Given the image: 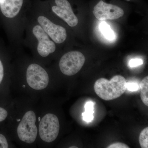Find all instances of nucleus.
I'll use <instances>...</instances> for the list:
<instances>
[{
	"mask_svg": "<svg viewBox=\"0 0 148 148\" xmlns=\"http://www.w3.org/2000/svg\"><path fill=\"white\" fill-rule=\"evenodd\" d=\"M38 101L19 95L10 103L8 117L11 137L21 147L37 146Z\"/></svg>",
	"mask_w": 148,
	"mask_h": 148,
	"instance_id": "nucleus-1",
	"label": "nucleus"
},
{
	"mask_svg": "<svg viewBox=\"0 0 148 148\" xmlns=\"http://www.w3.org/2000/svg\"><path fill=\"white\" fill-rule=\"evenodd\" d=\"M13 90L19 95L29 96L40 100L48 98L50 88V78L46 70L37 64L27 67L24 79L12 83Z\"/></svg>",
	"mask_w": 148,
	"mask_h": 148,
	"instance_id": "nucleus-2",
	"label": "nucleus"
},
{
	"mask_svg": "<svg viewBox=\"0 0 148 148\" xmlns=\"http://www.w3.org/2000/svg\"><path fill=\"white\" fill-rule=\"evenodd\" d=\"M38 104L37 146L48 147L58 138L60 123L58 116L49 109L46 98L41 99Z\"/></svg>",
	"mask_w": 148,
	"mask_h": 148,
	"instance_id": "nucleus-3",
	"label": "nucleus"
},
{
	"mask_svg": "<svg viewBox=\"0 0 148 148\" xmlns=\"http://www.w3.org/2000/svg\"><path fill=\"white\" fill-rule=\"evenodd\" d=\"M127 82L124 77L114 76L110 80L104 78L97 80L94 89L95 93L105 101H111L119 98L127 89Z\"/></svg>",
	"mask_w": 148,
	"mask_h": 148,
	"instance_id": "nucleus-4",
	"label": "nucleus"
},
{
	"mask_svg": "<svg viewBox=\"0 0 148 148\" xmlns=\"http://www.w3.org/2000/svg\"><path fill=\"white\" fill-rule=\"evenodd\" d=\"M85 58L79 51H72L65 53L59 61V68L63 74L68 76L74 75L84 65Z\"/></svg>",
	"mask_w": 148,
	"mask_h": 148,
	"instance_id": "nucleus-5",
	"label": "nucleus"
},
{
	"mask_svg": "<svg viewBox=\"0 0 148 148\" xmlns=\"http://www.w3.org/2000/svg\"><path fill=\"white\" fill-rule=\"evenodd\" d=\"M93 14L100 21L115 20L120 18L124 14L123 10L117 6L108 4L100 1L93 8Z\"/></svg>",
	"mask_w": 148,
	"mask_h": 148,
	"instance_id": "nucleus-6",
	"label": "nucleus"
},
{
	"mask_svg": "<svg viewBox=\"0 0 148 148\" xmlns=\"http://www.w3.org/2000/svg\"><path fill=\"white\" fill-rule=\"evenodd\" d=\"M33 33L38 41L37 51L41 57H47L55 51V43L51 40L48 35L40 26H35L33 28Z\"/></svg>",
	"mask_w": 148,
	"mask_h": 148,
	"instance_id": "nucleus-7",
	"label": "nucleus"
},
{
	"mask_svg": "<svg viewBox=\"0 0 148 148\" xmlns=\"http://www.w3.org/2000/svg\"><path fill=\"white\" fill-rule=\"evenodd\" d=\"M38 21L41 27L54 42L62 43L67 38V33L64 27L52 23L44 16H39Z\"/></svg>",
	"mask_w": 148,
	"mask_h": 148,
	"instance_id": "nucleus-8",
	"label": "nucleus"
},
{
	"mask_svg": "<svg viewBox=\"0 0 148 148\" xmlns=\"http://www.w3.org/2000/svg\"><path fill=\"white\" fill-rule=\"evenodd\" d=\"M55 3L56 5L52 7L53 12L70 27L77 26L78 20L74 13L70 3L67 0H55Z\"/></svg>",
	"mask_w": 148,
	"mask_h": 148,
	"instance_id": "nucleus-9",
	"label": "nucleus"
},
{
	"mask_svg": "<svg viewBox=\"0 0 148 148\" xmlns=\"http://www.w3.org/2000/svg\"><path fill=\"white\" fill-rule=\"evenodd\" d=\"M24 0H1V11L8 18H13L19 13Z\"/></svg>",
	"mask_w": 148,
	"mask_h": 148,
	"instance_id": "nucleus-10",
	"label": "nucleus"
},
{
	"mask_svg": "<svg viewBox=\"0 0 148 148\" xmlns=\"http://www.w3.org/2000/svg\"><path fill=\"white\" fill-rule=\"evenodd\" d=\"M94 103L92 101H88L84 106L85 112L82 113V118L84 121L90 123L94 119L93 114Z\"/></svg>",
	"mask_w": 148,
	"mask_h": 148,
	"instance_id": "nucleus-11",
	"label": "nucleus"
},
{
	"mask_svg": "<svg viewBox=\"0 0 148 148\" xmlns=\"http://www.w3.org/2000/svg\"><path fill=\"white\" fill-rule=\"evenodd\" d=\"M140 97L144 104L148 106V77L144 78L140 84Z\"/></svg>",
	"mask_w": 148,
	"mask_h": 148,
	"instance_id": "nucleus-12",
	"label": "nucleus"
},
{
	"mask_svg": "<svg viewBox=\"0 0 148 148\" xmlns=\"http://www.w3.org/2000/svg\"><path fill=\"white\" fill-rule=\"evenodd\" d=\"M100 29L104 36L109 40H113L115 38L114 33L110 27L105 22H102L100 25Z\"/></svg>",
	"mask_w": 148,
	"mask_h": 148,
	"instance_id": "nucleus-13",
	"label": "nucleus"
},
{
	"mask_svg": "<svg viewBox=\"0 0 148 148\" xmlns=\"http://www.w3.org/2000/svg\"><path fill=\"white\" fill-rule=\"evenodd\" d=\"M139 141L141 148H148V127L142 130L139 136Z\"/></svg>",
	"mask_w": 148,
	"mask_h": 148,
	"instance_id": "nucleus-14",
	"label": "nucleus"
},
{
	"mask_svg": "<svg viewBox=\"0 0 148 148\" xmlns=\"http://www.w3.org/2000/svg\"><path fill=\"white\" fill-rule=\"evenodd\" d=\"M15 145L11 143V140H9L5 135L0 133V148L15 147Z\"/></svg>",
	"mask_w": 148,
	"mask_h": 148,
	"instance_id": "nucleus-15",
	"label": "nucleus"
},
{
	"mask_svg": "<svg viewBox=\"0 0 148 148\" xmlns=\"http://www.w3.org/2000/svg\"><path fill=\"white\" fill-rule=\"evenodd\" d=\"M10 112V110H8L3 107H0V123L4 121L8 118Z\"/></svg>",
	"mask_w": 148,
	"mask_h": 148,
	"instance_id": "nucleus-16",
	"label": "nucleus"
},
{
	"mask_svg": "<svg viewBox=\"0 0 148 148\" xmlns=\"http://www.w3.org/2000/svg\"><path fill=\"white\" fill-rule=\"evenodd\" d=\"M143 62L142 59L140 58L132 59L130 61L129 66L130 67H137L143 64Z\"/></svg>",
	"mask_w": 148,
	"mask_h": 148,
	"instance_id": "nucleus-17",
	"label": "nucleus"
},
{
	"mask_svg": "<svg viewBox=\"0 0 148 148\" xmlns=\"http://www.w3.org/2000/svg\"><path fill=\"white\" fill-rule=\"evenodd\" d=\"M127 89L130 91H135L139 89V85L135 83H127Z\"/></svg>",
	"mask_w": 148,
	"mask_h": 148,
	"instance_id": "nucleus-18",
	"label": "nucleus"
},
{
	"mask_svg": "<svg viewBox=\"0 0 148 148\" xmlns=\"http://www.w3.org/2000/svg\"><path fill=\"white\" fill-rule=\"evenodd\" d=\"M126 144L121 143H113L112 145H110L108 147V148H129Z\"/></svg>",
	"mask_w": 148,
	"mask_h": 148,
	"instance_id": "nucleus-19",
	"label": "nucleus"
},
{
	"mask_svg": "<svg viewBox=\"0 0 148 148\" xmlns=\"http://www.w3.org/2000/svg\"><path fill=\"white\" fill-rule=\"evenodd\" d=\"M4 77V69L2 62L0 60V85L2 83Z\"/></svg>",
	"mask_w": 148,
	"mask_h": 148,
	"instance_id": "nucleus-20",
	"label": "nucleus"
},
{
	"mask_svg": "<svg viewBox=\"0 0 148 148\" xmlns=\"http://www.w3.org/2000/svg\"><path fill=\"white\" fill-rule=\"evenodd\" d=\"M1 0H0V3H1Z\"/></svg>",
	"mask_w": 148,
	"mask_h": 148,
	"instance_id": "nucleus-21",
	"label": "nucleus"
},
{
	"mask_svg": "<svg viewBox=\"0 0 148 148\" xmlns=\"http://www.w3.org/2000/svg\"><path fill=\"white\" fill-rule=\"evenodd\" d=\"M128 1H129V0H128Z\"/></svg>",
	"mask_w": 148,
	"mask_h": 148,
	"instance_id": "nucleus-22",
	"label": "nucleus"
}]
</instances>
